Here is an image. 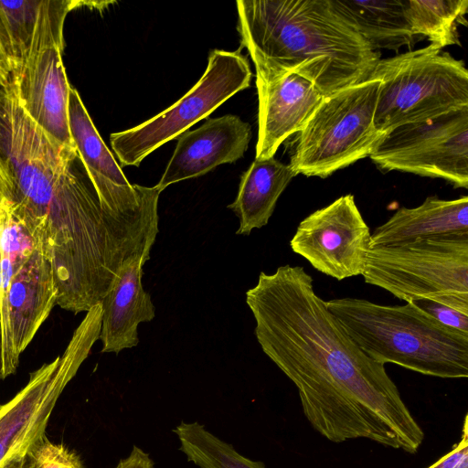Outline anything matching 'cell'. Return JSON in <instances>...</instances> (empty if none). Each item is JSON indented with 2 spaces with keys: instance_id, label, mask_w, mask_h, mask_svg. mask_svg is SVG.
I'll return each instance as SVG.
<instances>
[{
  "instance_id": "obj_29",
  "label": "cell",
  "mask_w": 468,
  "mask_h": 468,
  "mask_svg": "<svg viewBox=\"0 0 468 468\" xmlns=\"http://www.w3.org/2000/svg\"><path fill=\"white\" fill-rule=\"evenodd\" d=\"M13 195V182L8 170L0 157V203L3 199L11 200Z\"/></svg>"
},
{
  "instance_id": "obj_26",
  "label": "cell",
  "mask_w": 468,
  "mask_h": 468,
  "mask_svg": "<svg viewBox=\"0 0 468 468\" xmlns=\"http://www.w3.org/2000/svg\"><path fill=\"white\" fill-rule=\"evenodd\" d=\"M427 468H468V415L465 414L461 438L452 449Z\"/></svg>"
},
{
  "instance_id": "obj_25",
  "label": "cell",
  "mask_w": 468,
  "mask_h": 468,
  "mask_svg": "<svg viewBox=\"0 0 468 468\" xmlns=\"http://www.w3.org/2000/svg\"><path fill=\"white\" fill-rule=\"evenodd\" d=\"M445 326L468 334V314L430 300L412 301Z\"/></svg>"
},
{
  "instance_id": "obj_23",
  "label": "cell",
  "mask_w": 468,
  "mask_h": 468,
  "mask_svg": "<svg viewBox=\"0 0 468 468\" xmlns=\"http://www.w3.org/2000/svg\"><path fill=\"white\" fill-rule=\"evenodd\" d=\"M172 431L179 441V451L199 468H266L264 463L241 455L197 421H181Z\"/></svg>"
},
{
  "instance_id": "obj_21",
  "label": "cell",
  "mask_w": 468,
  "mask_h": 468,
  "mask_svg": "<svg viewBox=\"0 0 468 468\" xmlns=\"http://www.w3.org/2000/svg\"><path fill=\"white\" fill-rule=\"evenodd\" d=\"M39 246L36 237L16 210L14 203L5 198L0 203V312L2 346L7 335V298L12 278Z\"/></svg>"
},
{
  "instance_id": "obj_30",
  "label": "cell",
  "mask_w": 468,
  "mask_h": 468,
  "mask_svg": "<svg viewBox=\"0 0 468 468\" xmlns=\"http://www.w3.org/2000/svg\"><path fill=\"white\" fill-rule=\"evenodd\" d=\"M23 455H18L5 462L0 468H21Z\"/></svg>"
},
{
  "instance_id": "obj_18",
  "label": "cell",
  "mask_w": 468,
  "mask_h": 468,
  "mask_svg": "<svg viewBox=\"0 0 468 468\" xmlns=\"http://www.w3.org/2000/svg\"><path fill=\"white\" fill-rule=\"evenodd\" d=\"M468 232V197L441 199L428 197L420 206L399 208L370 237V247Z\"/></svg>"
},
{
  "instance_id": "obj_14",
  "label": "cell",
  "mask_w": 468,
  "mask_h": 468,
  "mask_svg": "<svg viewBox=\"0 0 468 468\" xmlns=\"http://www.w3.org/2000/svg\"><path fill=\"white\" fill-rule=\"evenodd\" d=\"M62 51L51 45L30 53L12 72L11 83L31 120L58 143L75 147L69 126L70 85Z\"/></svg>"
},
{
  "instance_id": "obj_16",
  "label": "cell",
  "mask_w": 468,
  "mask_h": 468,
  "mask_svg": "<svg viewBox=\"0 0 468 468\" xmlns=\"http://www.w3.org/2000/svg\"><path fill=\"white\" fill-rule=\"evenodd\" d=\"M149 259L150 251L127 258L101 302L102 316L99 338L103 353L119 354L137 346L139 324L154 318L151 296L142 284L143 266Z\"/></svg>"
},
{
  "instance_id": "obj_11",
  "label": "cell",
  "mask_w": 468,
  "mask_h": 468,
  "mask_svg": "<svg viewBox=\"0 0 468 468\" xmlns=\"http://www.w3.org/2000/svg\"><path fill=\"white\" fill-rule=\"evenodd\" d=\"M250 56L256 69L259 102L255 159H268L303 130L324 96L307 79Z\"/></svg>"
},
{
  "instance_id": "obj_31",
  "label": "cell",
  "mask_w": 468,
  "mask_h": 468,
  "mask_svg": "<svg viewBox=\"0 0 468 468\" xmlns=\"http://www.w3.org/2000/svg\"><path fill=\"white\" fill-rule=\"evenodd\" d=\"M6 87H3L0 85V109H1V106L3 103V101L5 99V96Z\"/></svg>"
},
{
  "instance_id": "obj_20",
  "label": "cell",
  "mask_w": 468,
  "mask_h": 468,
  "mask_svg": "<svg viewBox=\"0 0 468 468\" xmlns=\"http://www.w3.org/2000/svg\"><path fill=\"white\" fill-rule=\"evenodd\" d=\"M334 5L356 28L376 51H398L416 42L405 16L401 0H332Z\"/></svg>"
},
{
  "instance_id": "obj_32",
  "label": "cell",
  "mask_w": 468,
  "mask_h": 468,
  "mask_svg": "<svg viewBox=\"0 0 468 468\" xmlns=\"http://www.w3.org/2000/svg\"><path fill=\"white\" fill-rule=\"evenodd\" d=\"M1 359H2V320L0 312V369H1Z\"/></svg>"
},
{
  "instance_id": "obj_10",
  "label": "cell",
  "mask_w": 468,
  "mask_h": 468,
  "mask_svg": "<svg viewBox=\"0 0 468 468\" xmlns=\"http://www.w3.org/2000/svg\"><path fill=\"white\" fill-rule=\"evenodd\" d=\"M370 237L354 196L348 194L303 218L290 246L315 270L342 281L363 274Z\"/></svg>"
},
{
  "instance_id": "obj_13",
  "label": "cell",
  "mask_w": 468,
  "mask_h": 468,
  "mask_svg": "<svg viewBox=\"0 0 468 468\" xmlns=\"http://www.w3.org/2000/svg\"><path fill=\"white\" fill-rule=\"evenodd\" d=\"M53 268L40 245L12 278L7 298V335L0 378L16 373L19 358L57 304Z\"/></svg>"
},
{
  "instance_id": "obj_15",
  "label": "cell",
  "mask_w": 468,
  "mask_h": 468,
  "mask_svg": "<svg viewBox=\"0 0 468 468\" xmlns=\"http://www.w3.org/2000/svg\"><path fill=\"white\" fill-rule=\"evenodd\" d=\"M250 137V125L237 115L207 120L177 138L174 154L156 186L163 191L171 184L203 176L219 165L234 163L247 151Z\"/></svg>"
},
{
  "instance_id": "obj_1",
  "label": "cell",
  "mask_w": 468,
  "mask_h": 468,
  "mask_svg": "<svg viewBox=\"0 0 468 468\" xmlns=\"http://www.w3.org/2000/svg\"><path fill=\"white\" fill-rule=\"evenodd\" d=\"M246 303L265 355L295 385L311 426L330 441L367 439L416 453L424 431L385 365L349 337L303 267L260 273Z\"/></svg>"
},
{
  "instance_id": "obj_12",
  "label": "cell",
  "mask_w": 468,
  "mask_h": 468,
  "mask_svg": "<svg viewBox=\"0 0 468 468\" xmlns=\"http://www.w3.org/2000/svg\"><path fill=\"white\" fill-rule=\"evenodd\" d=\"M68 112L71 139L104 211L135 215L159 197L162 191L156 186L130 184L96 130L79 92L71 86Z\"/></svg>"
},
{
  "instance_id": "obj_24",
  "label": "cell",
  "mask_w": 468,
  "mask_h": 468,
  "mask_svg": "<svg viewBox=\"0 0 468 468\" xmlns=\"http://www.w3.org/2000/svg\"><path fill=\"white\" fill-rule=\"evenodd\" d=\"M21 468H85L80 455L61 443L40 436L24 453Z\"/></svg>"
},
{
  "instance_id": "obj_22",
  "label": "cell",
  "mask_w": 468,
  "mask_h": 468,
  "mask_svg": "<svg viewBox=\"0 0 468 468\" xmlns=\"http://www.w3.org/2000/svg\"><path fill=\"white\" fill-rule=\"evenodd\" d=\"M403 11L415 37L442 49L460 45L458 26H466L467 0H401Z\"/></svg>"
},
{
  "instance_id": "obj_17",
  "label": "cell",
  "mask_w": 468,
  "mask_h": 468,
  "mask_svg": "<svg viewBox=\"0 0 468 468\" xmlns=\"http://www.w3.org/2000/svg\"><path fill=\"white\" fill-rule=\"evenodd\" d=\"M80 5H85V1L0 0V36L13 71L30 53L41 48L57 45L64 48L67 14Z\"/></svg>"
},
{
  "instance_id": "obj_5",
  "label": "cell",
  "mask_w": 468,
  "mask_h": 468,
  "mask_svg": "<svg viewBox=\"0 0 468 468\" xmlns=\"http://www.w3.org/2000/svg\"><path fill=\"white\" fill-rule=\"evenodd\" d=\"M362 276L406 303L430 300L468 314V232L370 247Z\"/></svg>"
},
{
  "instance_id": "obj_3",
  "label": "cell",
  "mask_w": 468,
  "mask_h": 468,
  "mask_svg": "<svg viewBox=\"0 0 468 468\" xmlns=\"http://www.w3.org/2000/svg\"><path fill=\"white\" fill-rule=\"evenodd\" d=\"M326 306L378 363L441 378L468 377V334L443 325L412 302L383 305L345 297L330 300Z\"/></svg>"
},
{
  "instance_id": "obj_4",
  "label": "cell",
  "mask_w": 468,
  "mask_h": 468,
  "mask_svg": "<svg viewBox=\"0 0 468 468\" xmlns=\"http://www.w3.org/2000/svg\"><path fill=\"white\" fill-rule=\"evenodd\" d=\"M368 80L379 81L374 124L383 133L468 107L463 61L431 45L380 58Z\"/></svg>"
},
{
  "instance_id": "obj_9",
  "label": "cell",
  "mask_w": 468,
  "mask_h": 468,
  "mask_svg": "<svg viewBox=\"0 0 468 468\" xmlns=\"http://www.w3.org/2000/svg\"><path fill=\"white\" fill-rule=\"evenodd\" d=\"M369 157L383 171L442 178L467 188L468 107L393 128Z\"/></svg>"
},
{
  "instance_id": "obj_8",
  "label": "cell",
  "mask_w": 468,
  "mask_h": 468,
  "mask_svg": "<svg viewBox=\"0 0 468 468\" xmlns=\"http://www.w3.org/2000/svg\"><path fill=\"white\" fill-rule=\"evenodd\" d=\"M101 316V303L90 309L63 354L33 371L27 384L11 400L0 405V466L24 455L46 434L58 398L100 337Z\"/></svg>"
},
{
  "instance_id": "obj_19",
  "label": "cell",
  "mask_w": 468,
  "mask_h": 468,
  "mask_svg": "<svg viewBox=\"0 0 468 468\" xmlns=\"http://www.w3.org/2000/svg\"><path fill=\"white\" fill-rule=\"evenodd\" d=\"M294 176L290 165L274 156L255 159L242 173L236 199L228 206L239 219L236 233L249 235L267 225L280 196Z\"/></svg>"
},
{
  "instance_id": "obj_28",
  "label": "cell",
  "mask_w": 468,
  "mask_h": 468,
  "mask_svg": "<svg viewBox=\"0 0 468 468\" xmlns=\"http://www.w3.org/2000/svg\"><path fill=\"white\" fill-rule=\"evenodd\" d=\"M13 64L0 36V85L8 86L11 80Z\"/></svg>"
},
{
  "instance_id": "obj_7",
  "label": "cell",
  "mask_w": 468,
  "mask_h": 468,
  "mask_svg": "<svg viewBox=\"0 0 468 468\" xmlns=\"http://www.w3.org/2000/svg\"><path fill=\"white\" fill-rule=\"evenodd\" d=\"M251 78L250 63L239 50H211L203 76L180 100L148 121L111 134L112 148L122 166H139L155 149L249 88Z\"/></svg>"
},
{
  "instance_id": "obj_6",
  "label": "cell",
  "mask_w": 468,
  "mask_h": 468,
  "mask_svg": "<svg viewBox=\"0 0 468 468\" xmlns=\"http://www.w3.org/2000/svg\"><path fill=\"white\" fill-rule=\"evenodd\" d=\"M379 81L367 80L324 97L289 143L295 176L325 178L369 157L386 133L374 124Z\"/></svg>"
},
{
  "instance_id": "obj_27",
  "label": "cell",
  "mask_w": 468,
  "mask_h": 468,
  "mask_svg": "<svg viewBox=\"0 0 468 468\" xmlns=\"http://www.w3.org/2000/svg\"><path fill=\"white\" fill-rule=\"evenodd\" d=\"M150 455L140 447L133 445L130 454L121 459L114 468H154Z\"/></svg>"
},
{
  "instance_id": "obj_2",
  "label": "cell",
  "mask_w": 468,
  "mask_h": 468,
  "mask_svg": "<svg viewBox=\"0 0 468 468\" xmlns=\"http://www.w3.org/2000/svg\"><path fill=\"white\" fill-rule=\"evenodd\" d=\"M240 48L327 97L367 80L380 59L332 0H238Z\"/></svg>"
}]
</instances>
